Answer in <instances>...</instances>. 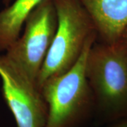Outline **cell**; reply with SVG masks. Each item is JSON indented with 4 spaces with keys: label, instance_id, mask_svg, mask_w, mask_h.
I'll return each mask as SVG.
<instances>
[{
    "label": "cell",
    "instance_id": "8",
    "mask_svg": "<svg viewBox=\"0 0 127 127\" xmlns=\"http://www.w3.org/2000/svg\"><path fill=\"white\" fill-rule=\"evenodd\" d=\"M111 127H127V117L114 122Z\"/></svg>",
    "mask_w": 127,
    "mask_h": 127
},
{
    "label": "cell",
    "instance_id": "10",
    "mask_svg": "<svg viewBox=\"0 0 127 127\" xmlns=\"http://www.w3.org/2000/svg\"><path fill=\"white\" fill-rule=\"evenodd\" d=\"M11 1L12 0H2V3L5 6H8L11 3Z\"/></svg>",
    "mask_w": 127,
    "mask_h": 127
},
{
    "label": "cell",
    "instance_id": "3",
    "mask_svg": "<svg viewBox=\"0 0 127 127\" xmlns=\"http://www.w3.org/2000/svg\"><path fill=\"white\" fill-rule=\"evenodd\" d=\"M53 1L57 28L38 77L39 88L50 78L69 71L81 57L88 40L97 35L92 18L78 0Z\"/></svg>",
    "mask_w": 127,
    "mask_h": 127
},
{
    "label": "cell",
    "instance_id": "9",
    "mask_svg": "<svg viewBox=\"0 0 127 127\" xmlns=\"http://www.w3.org/2000/svg\"><path fill=\"white\" fill-rule=\"evenodd\" d=\"M122 40L127 45V28L125 30V31H124V33H123Z\"/></svg>",
    "mask_w": 127,
    "mask_h": 127
},
{
    "label": "cell",
    "instance_id": "2",
    "mask_svg": "<svg viewBox=\"0 0 127 127\" xmlns=\"http://www.w3.org/2000/svg\"><path fill=\"white\" fill-rule=\"evenodd\" d=\"M97 35L87 42L76 64L67 72L50 78L40 86L48 105L45 127H83L95 114L94 97L86 75L89 50Z\"/></svg>",
    "mask_w": 127,
    "mask_h": 127
},
{
    "label": "cell",
    "instance_id": "5",
    "mask_svg": "<svg viewBox=\"0 0 127 127\" xmlns=\"http://www.w3.org/2000/svg\"><path fill=\"white\" fill-rule=\"evenodd\" d=\"M2 94L17 127H45L48 105L37 84L6 55L0 54Z\"/></svg>",
    "mask_w": 127,
    "mask_h": 127
},
{
    "label": "cell",
    "instance_id": "6",
    "mask_svg": "<svg viewBox=\"0 0 127 127\" xmlns=\"http://www.w3.org/2000/svg\"><path fill=\"white\" fill-rule=\"evenodd\" d=\"M90 15L99 42L112 44L122 40L127 28V0H78Z\"/></svg>",
    "mask_w": 127,
    "mask_h": 127
},
{
    "label": "cell",
    "instance_id": "1",
    "mask_svg": "<svg viewBox=\"0 0 127 127\" xmlns=\"http://www.w3.org/2000/svg\"><path fill=\"white\" fill-rule=\"evenodd\" d=\"M86 75L101 124L127 117V45L95 41L86 59Z\"/></svg>",
    "mask_w": 127,
    "mask_h": 127
},
{
    "label": "cell",
    "instance_id": "7",
    "mask_svg": "<svg viewBox=\"0 0 127 127\" xmlns=\"http://www.w3.org/2000/svg\"><path fill=\"white\" fill-rule=\"evenodd\" d=\"M44 0H15L0 11V53L21 35L26 20Z\"/></svg>",
    "mask_w": 127,
    "mask_h": 127
},
{
    "label": "cell",
    "instance_id": "4",
    "mask_svg": "<svg viewBox=\"0 0 127 127\" xmlns=\"http://www.w3.org/2000/svg\"><path fill=\"white\" fill-rule=\"evenodd\" d=\"M57 23L54 1L44 0L26 20L23 34L5 52V55L37 84L54 40Z\"/></svg>",
    "mask_w": 127,
    "mask_h": 127
}]
</instances>
